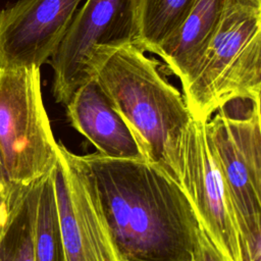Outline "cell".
Returning <instances> with one entry per match:
<instances>
[{"instance_id":"obj_1","label":"cell","mask_w":261,"mask_h":261,"mask_svg":"<svg viewBox=\"0 0 261 261\" xmlns=\"http://www.w3.org/2000/svg\"><path fill=\"white\" fill-rule=\"evenodd\" d=\"M69 156L90 182L127 261H192L200 229L179 184L145 159Z\"/></svg>"},{"instance_id":"obj_2","label":"cell","mask_w":261,"mask_h":261,"mask_svg":"<svg viewBox=\"0 0 261 261\" xmlns=\"http://www.w3.org/2000/svg\"><path fill=\"white\" fill-rule=\"evenodd\" d=\"M159 64L142 48L127 44L98 51L90 72L132 133L143 158L180 185L193 117L182 94L163 76Z\"/></svg>"},{"instance_id":"obj_3","label":"cell","mask_w":261,"mask_h":261,"mask_svg":"<svg viewBox=\"0 0 261 261\" xmlns=\"http://www.w3.org/2000/svg\"><path fill=\"white\" fill-rule=\"evenodd\" d=\"M195 120L208 121L225 102L260 97L261 0H227L199 64L181 84Z\"/></svg>"},{"instance_id":"obj_4","label":"cell","mask_w":261,"mask_h":261,"mask_svg":"<svg viewBox=\"0 0 261 261\" xmlns=\"http://www.w3.org/2000/svg\"><path fill=\"white\" fill-rule=\"evenodd\" d=\"M205 129L236 216L242 261H261L260 97L228 100Z\"/></svg>"},{"instance_id":"obj_5","label":"cell","mask_w":261,"mask_h":261,"mask_svg":"<svg viewBox=\"0 0 261 261\" xmlns=\"http://www.w3.org/2000/svg\"><path fill=\"white\" fill-rule=\"evenodd\" d=\"M0 155L17 187L37 182L56 164L58 143L43 102L40 67L0 68Z\"/></svg>"},{"instance_id":"obj_6","label":"cell","mask_w":261,"mask_h":261,"mask_svg":"<svg viewBox=\"0 0 261 261\" xmlns=\"http://www.w3.org/2000/svg\"><path fill=\"white\" fill-rule=\"evenodd\" d=\"M141 0H84L61 43L49 58L52 94L65 106L91 77L90 63L101 50L139 47Z\"/></svg>"},{"instance_id":"obj_7","label":"cell","mask_w":261,"mask_h":261,"mask_svg":"<svg viewBox=\"0 0 261 261\" xmlns=\"http://www.w3.org/2000/svg\"><path fill=\"white\" fill-rule=\"evenodd\" d=\"M53 176L66 261H127L90 182L62 144H58Z\"/></svg>"},{"instance_id":"obj_8","label":"cell","mask_w":261,"mask_h":261,"mask_svg":"<svg viewBox=\"0 0 261 261\" xmlns=\"http://www.w3.org/2000/svg\"><path fill=\"white\" fill-rule=\"evenodd\" d=\"M206 121L193 119L187 134L180 186L200 226L224 261H242L239 229L223 177L208 145Z\"/></svg>"},{"instance_id":"obj_9","label":"cell","mask_w":261,"mask_h":261,"mask_svg":"<svg viewBox=\"0 0 261 261\" xmlns=\"http://www.w3.org/2000/svg\"><path fill=\"white\" fill-rule=\"evenodd\" d=\"M84 0H18L0 9V68L41 67Z\"/></svg>"},{"instance_id":"obj_10","label":"cell","mask_w":261,"mask_h":261,"mask_svg":"<svg viewBox=\"0 0 261 261\" xmlns=\"http://www.w3.org/2000/svg\"><path fill=\"white\" fill-rule=\"evenodd\" d=\"M65 107L71 126L99 154L115 159H144L132 133L92 76L75 90Z\"/></svg>"},{"instance_id":"obj_11","label":"cell","mask_w":261,"mask_h":261,"mask_svg":"<svg viewBox=\"0 0 261 261\" xmlns=\"http://www.w3.org/2000/svg\"><path fill=\"white\" fill-rule=\"evenodd\" d=\"M227 0H196L179 27L156 49L184 84L199 64L215 34Z\"/></svg>"},{"instance_id":"obj_12","label":"cell","mask_w":261,"mask_h":261,"mask_svg":"<svg viewBox=\"0 0 261 261\" xmlns=\"http://www.w3.org/2000/svg\"><path fill=\"white\" fill-rule=\"evenodd\" d=\"M34 258L35 261H66L59 225L53 169L38 182Z\"/></svg>"},{"instance_id":"obj_13","label":"cell","mask_w":261,"mask_h":261,"mask_svg":"<svg viewBox=\"0 0 261 261\" xmlns=\"http://www.w3.org/2000/svg\"><path fill=\"white\" fill-rule=\"evenodd\" d=\"M196 0H141L139 47L156 49L179 27Z\"/></svg>"},{"instance_id":"obj_14","label":"cell","mask_w":261,"mask_h":261,"mask_svg":"<svg viewBox=\"0 0 261 261\" xmlns=\"http://www.w3.org/2000/svg\"><path fill=\"white\" fill-rule=\"evenodd\" d=\"M38 182L31 185L0 242V261H35L34 227Z\"/></svg>"},{"instance_id":"obj_15","label":"cell","mask_w":261,"mask_h":261,"mask_svg":"<svg viewBox=\"0 0 261 261\" xmlns=\"http://www.w3.org/2000/svg\"><path fill=\"white\" fill-rule=\"evenodd\" d=\"M29 187H17L10 181L0 155V242Z\"/></svg>"},{"instance_id":"obj_16","label":"cell","mask_w":261,"mask_h":261,"mask_svg":"<svg viewBox=\"0 0 261 261\" xmlns=\"http://www.w3.org/2000/svg\"><path fill=\"white\" fill-rule=\"evenodd\" d=\"M192 261H224L205 230L200 226Z\"/></svg>"}]
</instances>
